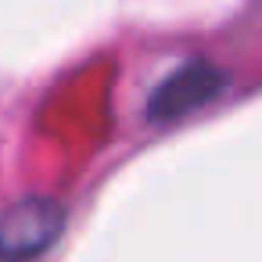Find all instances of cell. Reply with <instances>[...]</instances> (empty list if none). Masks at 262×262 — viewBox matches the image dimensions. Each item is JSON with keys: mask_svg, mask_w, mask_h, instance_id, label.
Returning a JSON list of instances; mask_svg holds the SVG:
<instances>
[{"mask_svg": "<svg viewBox=\"0 0 262 262\" xmlns=\"http://www.w3.org/2000/svg\"><path fill=\"white\" fill-rule=\"evenodd\" d=\"M65 230L58 198H22L0 212V262H33Z\"/></svg>", "mask_w": 262, "mask_h": 262, "instance_id": "cell-1", "label": "cell"}, {"mask_svg": "<svg viewBox=\"0 0 262 262\" xmlns=\"http://www.w3.org/2000/svg\"><path fill=\"white\" fill-rule=\"evenodd\" d=\"M226 76L208 65V61H190L183 65L180 72H172L169 79H162V86L151 94L147 101V115L158 119V122H172V119H183L190 115L194 108L208 104L219 90H223Z\"/></svg>", "mask_w": 262, "mask_h": 262, "instance_id": "cell-2", "label": "cell"}]
</instances>
